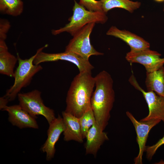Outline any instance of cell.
<instances>
[{
    "mask_svg": "<svg viewBox=\"0 0 164 164\" xmlns=\"http://www.w3.org/2000/svg\"><path fill=\"white\" fill-rule=\"evenodd\" d=\"M94 77L95 88L91 99L96 122L104 131L108 124L115 100L113 81L110 74L103 70Z\"/></svg>",
    "mask_w": 164,
    "mask_h": 164,
    "instance_id": "cell-1",
    "label": "cell"
},
{
    "mask_svg": "<svg viewBox=\"0 0 164 164\" xmlns=\"http://www.w3.org/2000/svg\"><path fill=\"white\" fill-rule=\"evenodd\" d=\"M95 86L91 71L79 72L74 78L67 92L65 111L80 118L91 108V99Z\"/></svg>",
    "mask_w": 164,
    "mask_h": 164,
    "instance_id": "cell-2",
    "label": "cell"
},
{
    "mask_svg": "<svg viewBox=\"0 0 164 164\" xmlns=\"http://www.w3.org/2000/svg\"><path fill=\"white\" fill-rule=\"evenodd\" d=\"M73 14L69 19V22L63 27L53 30L54 35L67 32L73 36L77 32L87 24L94 22L104 24L108 19L106 13L102 11H92L86 10L83 5L74 1Z\"/></svg>",
    "mask_w": 164,
    "mask_h": 164,
    "instance_id": "cell-3",
    "label": "cell"
},
{
    "mask_svg": "<svg viewBox=\"0 0 164 164\" xmlns=\"http://www.w3.org/2000/svg\"><path fill=\"white\" fill-rule=\"evenodd\" d=\"M29 59H22L17 53L18 65L14 72L15 79L13 85L7 90L4 96L9 101L15 99L18 94L23 88L28 86L30 83L33 77L43 69L40 65H35L34 60L38 52Z\"/></svg>",
    "mask_w": 164,
    "mask_h": 164,
    "instance_id": "cell-4",
    "label": "cell"
},
{
    "mask_svg": "<svg viewBox=\"0 0 164 164\" xmlns=\"http://www.w3.org/2000/svg\"><path fill=\"white\" fill-rule=\"evenodd\" d=\"M19 104L35 118L41 115L49 124L56 118L53 110L45 105L41 97V92L34 90L26 93H19L17 95Z\"/></svg>",
    "mask_w": 164,
    "mask_h": 164,
    "instance_id": "cell-5",
    "label": "cell"
},
{
    "mask_svg": "<svg viewBox=\"0 0 164 164\" xmlns=\"http://www.w3.org/2000/svg\"><path fill=\"white\" fill-rule=\"evenodd\" d=\"M95 24L89 23L77 32L66 46L65 51L73 53L87 60L91 56L103 55L91 43L90 36Z\"/></svg>",
    "mask_w": 164,
    "mask_h": 164,
    "instance_id": "cell-6",
    "label": "cell"
},
{
    "mask_svg": "<svg viewBox=\"0 0 164 164\" xmlns=\"http://www.w3.org/2000/svg\"><path fill=\"white\" fill-rule=\"evenodd\" d=\"M48 46L46 44L39 49V51L33 61L35 65H39L45 62L62 60L67 61L76 65L79 72L91 71L94 67L89 60H86L78 55L71 52L65 51L58 53H48L42 52Z\"/></svg>",
    "mask_w": 164,
    "mask_h": 164,
    "instance_id": "cell-7",
    "label": "cell"
},
{
    "mask_svg": "<svg viewBox=\"0 0 164 164\" xmlns=\"http://www.w3.org/2000/svg\"><path fill=\"white\" fill-rule=\"evenodd\" d=\"M128 81L136 89L141 92L148 106V115L140 121H147L159 119L164 123V97L156 94L152 91H145L139 85L133 74L130 77Z\"/></svg>",
    "mask_w": 164,
    "mask_h": 164,
    "instance_id": "cell-8",
    "label": "cell"
},
{
    "mask_svg": "<svg viewBox=\"0 0 164 164\" xmlns=\"http://www.w3.org/2000/svg\"><path fill=\"white\" fill-rule=\"evenodd\" d=\"M158 52L149 48L139 51L131 50L126 55L125 59L130 63H137L142 65L147 72H152L163 66L164 58Z\"/></svg>",
    "mask_w": 164,
    "mask_h": 164,
    "instance_id": "cell-9",
    "label": "cell"
},
{
    "mask_svg": "<svg viewBox=\"0 0 164 164\" xmlns=\"http://www.w3.org/2000/svg\"><path fill=\"white\" fill-rule=\"evenodd\" d=\"M126 114L135 128L137 134L136 141L139 147L138 154L134 159V162L135 164H141L142 163V156L145 151L149 133L152 128L161 120L155 119L147 121H138L129 111H127Z\"/></svg>",
    "mask_w": 164,
    "mask_h": 164,
    "instance_id": "cell-10",
    "label": "cell"
},
{
    "mask_svg": "<svg viewBox=\"0 0 164 164\" xmlns=\"http://www.w3.org/2000/svg\"><path fill=\"white\" fill-rule=\"evenodd\" d=\"M49 125L47 138L41 148V150L46 154L47 161H50L54 157L56 152L55 144L65 129L63 118L60 115Z\"/></svg>",
    "mask_w": 164,
    "mask_h": 164,
    "instance_id": "cell-11",
    "label": "cell"
},
{
    "mask_svg": "<svg viewBox=\"0 0 164 164\" xmlns=\"http://www.w3.org/2000/svg\"><path fill=\"white\" fill-rule=\"evenodd\" d=\"M2 111L8 112V120L13 125L20 129L39 128L36 119L23 109L19 104L7 106Z\"/></svg>",
    "mask_w": 164,
    "mask_h": 164,
    "instance_id": "cell-12",
    "label": "cell"
},
{
    "mask_svg": "<svg viewBox=\"0 0 164 164\" xmlns=\"http://www.w3.org/2000/svg\"><path fill=\"white\" fill-rule=\"evenodd\" d=\"M106 35L122 40L129 46L131 50L139 51L150 47V43L142 38L128 31L120 30L115 26H111Z\"/></svg>",
    "mask_w": 164,
    "mask_h": 164,
    "instance_id": "cell-13",
    "label": "cell"
},
{
    "mask_svg": "<svg viewBox=\"0 0 164 164\" xmlns=\"http://www.w3.org/2000/svg\"><path fill=\"white\" fill-rule=\"evenodd\" d=\"M85 138L86 154H92L95 156L104 141L109 139L107 134L101 129L96 122L89 129Z\"/></svg>",
    "mask_w": 164,
    "mask_h": 164,
    "instance_id": "cell-14",
    "label": "cell"
},
{
    "mask_svg": "<svg viewBox=\"0 0 164 164\" xmlns=\"http://www.w3.org/2000/svg\"><path fill=\"white\" fill-rule=\"evenodd\" d=\"M62 113L65 125L63 132L64 140L67 142L73 140L79 143L83 142L84 138L79 118L65 111Z\"/></svg>",
    "mask_w": 164,
    "mask_h": 164,
    "instance_id": "cell-15",
    "label": "cell"
},
{
    "mask_svg": "<svg viewBox=\"0 0 164 164\" xmlns=\"http://www.w3.org/2000/svg\"><path fill=\"white\" fill-rule=\"evenodd\" d=\"M18 59L8 51L5 41L0 40V73L10 77L14 76V69Z\"/></svg>",
    "mask_w": 164,
    "mask_h": 164,
    "instance_id": "cell-16",
    "label": "cell"
},
{
    "mask_svg": "<svg viewBox=\"0 0 164 164\" xmlns=\"http://www.w3.org/2000/svg\"><path fill=\"white\" fill-rule=\"evenodd\" d=\"M145 84L147 91L155 92L164 97V67L152 72H146Z\"/></svg>",
    "mask_w": 164,
    "mask_h": 164,
    "instance_id": "cell-17",
    "label": "cell"
},
{
    "mask_svg": "<svg viewBox=\"0 0 164 164\" xmlns=\"http://www.w3.org/2000/svg\"><path fill=\"white\" fill-rule=\"evenodd\" d=\"M103 11L107 13L110 10L115 8L125 9L132 13L139 9L141 3L138 1L130 0H100Z\"/></svg>",
    "mask_w": 164,
    "mask_h": 164,
    "instance_id": "cell-18",
    "label": "cell"
},
{
    "mask_svg": "<svg viewBox=\"0 0 164 164\" xmlns=\"http://www.w3.org/2000/svg\"><path fill=\"white\" fill-rule=\"evenodd\" d=\"M21 0H0L1 13L13 16L20 15L23 10Z\"/></svg>",
    "mask_w": 164,
    "mask_h": 164,
    "instance_id": "cell-19",
    "label": "cell"
},
{
    "mask_svg": "<svg viewBox=\"0 0 164 164\" xmlns=\"http://www.w3.org/2000/svg\"><path fill=\"white\" fill-rule=\"evenodd\" d=\"M79 119L82 136L84 139L85 138L89 129L96 123L95 118L91 108L86 111Z\"/></svg>",
    "mask_w": 164,
    "mask_h": 164,
    "instance_id": "cell-20",
    "label": "cell"
},
{
    "mask_svg": "<svg viewBox=\"0 0 164 164\" xmlns=\"http://www.w3.org/2000/svg\"><path fill=\"white\" fill-rule=\"evenodd\" d=\"M79 4L90 11L103 12L100 1L80 0Z\"/></svg>",
    "mask_w": 164,
    "mask_h": 164,
    "instance_id": "cell-21",
    "label": "cell"
},
{
    "mask_svg": "<svg viewBox=\"0 0 164 164\" xmlns=\"http://www.w3.org/2000/svg\"><path fill=\"white\" fill-rule=\"evenodd\" d=\"M164 144V135L155 144L151 146H146L145 151L146 152L147 158L151 160L158 149Z\"/></svg>",
    "mask_w": 164,
    "mask_h": 164,
    "instance_id": "cell-22",
    "label": "cell"
},
{
    "mask_svg": "<svg viewBox=\"0 0 164 164\" xmlns=\"http://www.w3.org/2000/svg\"><path fill=\"white\" fill-rule=\"evenodd\" d=\"M10 27L9 22L5 19H0V40L5 41L7 38V33Z\"/></svg>",
    "mask_w": 164,
    "mask_h": 164,
    "instance_id": "cell-23",
    "label": "cell"
},
{
    "mask_svg": "<svg viewBox=\"0 0 164 164\" xmlns=\"http://www.w3.org/2000/svg\"><path fill=\"white\" fill-rule=\"evenodd\" d=\"M9 101L8 99L3 96L0 97V109L1 110L4 108L7 105V104Z\"/></svg>",
    "mask_w": 164,
    "mask_h": 164,
    "instance_id": "cell-24",
    "label": "cell"
},
{
    "mask_svg": "<svg viewBox=\"0 0 164 164\" xmlns=\"http://www.w3.org/2000/svg\"><path fill=\"white\" fill-rule=\"evenodd\" d=\"M154 0L157 2H164V0Z\"/></svg>",
    "mask_w": 164,
    "mask_h": 164,
    "instance_id": "cell-25",
    "label": "cell"
},
{
    "mask_svg": "<svg viewBox=\"0 0 164 164\" xmlns=\"http://www.w3.org/2000/svg\"><path fill=\"white\" fill-rule=\"evenodd\" d=\"M163 11L164 12V8H163Z\"/></svg>",
    "mask_w": 164,
    "mask_h": 164,
    "instance_id": "cell-26",
    "label": "cell"
}]
</instances>
